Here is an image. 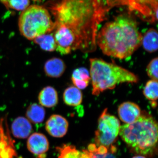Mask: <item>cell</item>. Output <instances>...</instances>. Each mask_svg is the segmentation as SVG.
<instances>
[{
    "label": "cell",
    "instance_id": "obj_9",
    "mask_svg": "<svg viewBox=\"0 0 158 158\" xmlns=\"http://www.w3.org/2000/svg\"><path fill=\"white\" fill-rule=\"evenodd\" d=\"M54 35L56 41V50L62 55H68L74 51L75 40L73 34L64 26H56Z\"/></svg>",
    "mask_w": 158,
    "mask_h": 158
},
{
    "label": "cell",
    "instance_id": "obj_11",
    "mask_svg": "<svg viewBox=\"0 0 158 158\" xmlns=\"http://www.w3.org/2000/svg\"><path fill=\"white\" fill-rule=\"evenodd\" d=\"M69 127L68 122L61 115H52L46 122L45 129L48 133L55 138L64 137L67 133Z\"/></svg>",
    "mask_w": 158,
    "mask_h": 158
},
{
    "label": "cell",
    "instance_id": "obj_4",
    "mask_svg": "<svg viewBox=\"0 0 158 158\" xmlns=\"http://www.w3.org/2000/svg\"><path fill=\"white\" fill-rule=\"evenodd\" d=\"M90 74L92 94L97 96L107 90L113 89L122 83H137L139 78L127 69L98 58L90 59Z\"/></svg>",
    "mask_w": 158,
    "mask_h": 158
},
{
    "label": "cell",
    "instance_id": "obj_3",
    "mask_svg": "<svg viewBox=\"0 0 158 158\" xmlns=\"http://www.w3.org/2000/svg\"><path fill=\"white\" fill-rule=\"evenodd\" d=\"M119 135L134 152L148 155L155 151L157 144V123L152 116L141 114L133 123L120 126Z\"/></svg>",
    "mask_w": 158,
    "mask_h": 158
},
{
    "label": "cell",
    "instance_id": "obj_25",
    "mask_svg": "<svg viewBox=\"0 0 158 158\" xmlns=\"http://www.w3.org/2000/svg\"><path fill=\"white\" fill-rule=\"evenodd\" d=\"M132 158H146L145 157H144V156H135L133 157Z\"/></svg>",
    "mask_w": 158,
    "mask_h": 158
},
{
    "label": "cell",
    "instance_id": "obj_2",
    "mask_svg": "<svg viewBox=\"0 0 158 158\" xmlns=\"http://www.w3.org/2000/svg\"><path fill=\"white\" fill-rule=\"evenodd\" d=\"M142 38L135 21L121 15L105 24L98 33L96 43L105 55L122 59L131 56L140 47Z\"/></svg>",
    "mask_w": 158,
    "mask_h": 158
},
{
    "label": "cell",
    "instance_id": "obj_22",
    "mask_svg": "<svg viewBox=\"0 0 158 158\" xmlns=\"http://www.w3.org/2000/svg\"><path fill=\"white\" fill-rule=\"evenodd\" d=\"M7 8L17 11H23L30 6V0H0Z\"/></svg>",
    "mask_w": 158,
    "mask_h": 158
},
{
    "label": "cell",
    "instance_id": "obj_14",
    "mask_svg": "<svg viewBox=\"0 0 158 158\" xmlns=\"http://www.w3.org/2000/svg\"><path fill=\"white\" fill-rule=\"evenodd\" d=\"M65 62L62 59L58 58L48 59L44 67L45 74L51 78L60 77L65 72Z\"/></svg>",
    "mask_w": 158,
    "mask_h": 158
},
{
    "label": "cell",
    "instance_id": "obj_12",
    "mask_svg": "<svg viewBox=\"0 0 158 158\" xmlns=\"http://www.w3.org/2000/svg\"><path fill=\"white\" fill-rule=\"evenodd\" d=\"M118 113L120 120L125 124H131L135 122L141 114L139 106L131 102H124L119 105Z\"/></svg>",
    "mask_w": 158,
    "mask_h": 158
},
{
    "label": "cell",
    "instance_id": "obj_23",
    "mask_svg": "<svg viewBox=\"0 0 158 158\" xmlns=\"http://www.w3.org/2000/svg\"><path fill=\"white\" fill-rule=\"evenodd\" d=\"M59 158H81V155L74 148L68 146L60 149Z\"/></svg>",
    "mask_w": 158,
    "mask_h": 158
},
{
    "label": "cell",
    "instance_id": "obj_26",
    "mask_svg": "<svg viewBox=\"0 0 158 158\" xmlns=\"http://www.w3.org/2000/svg\"><path fill=\"white\" fill-rule=\"evenodd\" d=\"M33 2H41L42 0H32Z\"/></svg>",
    "mask_w": 158,
    "mask_h": 158
},
{
    "label": "cell",
    "instance_id": "obj_1",
    "mask_svg": "<svg viewBox=\"0 0 158 158\" xmlns=\"http://www.w3.org/2000/svg\"><path fill=\"white\" fill-rule=\"evenodd\" d=\"M114 0H59L51 6L56 26H65L74 37V51L92 52L97 48L98 27L111 9Z\"/></svg>",
    "mask_w": 158,
    "mask_h": 158
},
{
    "label": "cell",
    "instance_id": "obj_18",
    "mask_svg": "<svg viewBox=\"0 0 158 158\" xmlns=\"http://www.w3.org/2000/svg\"><path fill=\"white\" fill-rule=\"evenodd\" d=\"M158 43V34L156 29L150 28L142 35L141 45L148 52H154L157 50Z\"/></svg>",
    "mask_w": 158,
    "mask_h": 158
},
{
    "label": "cell",
    "instance_id": "obj_20",
    "mask_svg": "<svg viewBox=\"0 0 158 158\" xmlns=\"http://www.w3.org/2000/svg\"><path fill=\"white\" fill-rule=\"evenodd\" d=\"M33 40L43 50L49 52L56 50V45L53 34L48 33L44 34L36 37Z\"/></svg>",
    "mask_w": 158,
    "mask_h": 158
},
{
    "label": "cell",
    "instance_id": "obj_5",
    "mask_svg": "<svg viewBox=\"0 0 158 158\" xmlns=\"http://www.w3.org/2000/svg\"><path fill=\"white\" fill-rule=\"evenodd\" d=\"M18 26L20 34L29 40L48 34L56 28L48 10L37 5H30L22 11Z\"/></svg>",
    "mask_w": 158,
    "mask_h": 158
},
{
    "label": "cell",
    "instance_id": "obj_8",
    "mask_svg": "<svg viewBox=\"0 0 158 158\" xmlns=\"http://www.w3.org/2000/svg\"><path fill=\"white\" fill-rule=\"evenodd\" d=\"M0 158H19L6 118H0Z\"/></svg>",
    "mask_w": 158,
    "mask_h": 158
},
{
    "label": "cell",
    "instance_id": "obj_6",
    "mask_svg": "<svg viewBox=\"0 0 158 158\" xmlns=\"http://www.w3.org/2000/svg\"><path fill=\"white\" fill-rule=\"evenodd\" d=\"M120 127L118 118L108 113L107 109H105L98 119L96 132L97 143L104 147L110 146L116 141Z\"/></svg>",
    "mask_w": 158,
    "mask_h": 158
},
{
    "label": "cell",
    "instance_id": "obj_21",
    "mask_svg": "<svg viewBox=\"0 0 158 158\" xmlns=\"http://www.w3.org/2000/svg\"><path fill=\"white\" fill-rule=\"evenodd\" d=\"M158 81L151 80L146 83L143 90L144 96L148 100L152 102V105L154 107L156 106V100L158 96Z\"/></svg>",
    "mask_w": 158,
    "mask_h": 158
},
{
    "label": "cell",
    "instance_id": "obj_13",
    "mask_svg": "<svg viewBox=\"0 0 158 158\" xmlns=\"http://www.w3.org/2000/svg\"><path fill=\"white\" fill-rule=\"evenodd\" d=\"M33 131L32 124L27 118L19 116L15 118L11 125V132L14 137L25 139L31 135Z\"/></svg>",
    "mask_w": 158,
    "mask_h": 158
},
{
    "label": "cell",
    "instance_id": "obj_24",
    "mask_svg": "<svg viewBox=\"0 0 158 158\" xmlns=\"http://www.w3.org/2000/svg\"><path fill=\"white\" fill-rule=\"evenodd\" d=\"M158 59L157 57L152 59L148 63L147 67L148 75L151 80L158 81Z\"/></svg>",
    "mask_w": 158,
    "mask_h": 158
},
{
    "label": "cell",
    "instance_id": "obj_17",
    "mask_svg": "<svg viewBox=\"0 0 158 158\" xmlns=\"http://www.w3.org/2000/svg\"><path fill=\"white\" fill-rule=\"evenodd\" d=\"M63 99L65 104L71 106H77L81 104L83 94L78 88L70 86L64 90Z\"/></svg>",
    "mask_w": 158,
    "mask_h": 158
},
{
    "label": "cell",
    "instance_id": "obj_15",
    "mask_svg": "<svg viewBox=\"0 0 158 158\" xmlns=\"http://www.w3.org/2000/svg\"><path fill=\"white\" fill-rule=\"evenodd\" d=\"M38 101L43 107H53L56 106L59 102L57 90L51 86L45 87L40 92Z\"/></svg>",
    "mask_w": 158,
    "mask_h": 158
},
{
    "label": "cell",
    "instance_id": "obj_10",
    "mask_svg": "<svg viewBox=\"0 0 158 158\" xmlns=\"http://www.w3.org/2000/svg\"><path fill=\"white\" fill-rule=\"evenodd\" d=\"M27 148L37 158H46V155L49 148V143L44 135L34 133L29 136L27 141Z\"/></svg>",
    "mask_w": 158,
    "mask_h": 158
},
{
    "label": "cell",
    "instance_id": "obj_16",
    "mask_svg": "<svg viewBox=\"0 0 158 158\" xmlns=\"http://www.w3.org/2000/svg\"><path fill=\"white\" fill-rule=\"evenodd\" d=\"M75 87L80 90L85 89L90 81V72L85 67H80L73 71L71 77Z\"/></svg>",
    "mask_w": 158,
    "mask_h": 158
},
{
    "label": "cell",
    "instance_id": "obj_7",
    "mask_svg": "<svg viewBox=\"0 0 158 158\" xmlns=\"http://www.w3.org/2000/svg\"><path fill=\"white\" fill-rule=\"evenodd\" d=\"M117 7H125L130 12L151 23L158 20V0H114Z\"/></svg>",
    "mask_w": 158,
    "mask_h": 158
},
{
    "label": "cell",
    "instance_id": "obj_19",
    "mask_svg": "<svg viewBox=\"0 0 158 158\" xmlns=\"http://www.w3.org/2000/svg\"><path fill=\"white\" fill-rule=\"evenodd\" d=\"M26 116L30 122L34 124H39L44 120L45 110L41 105L32 104L27 109Z\"/></svg>",
    "mask_w": 158,
    "mask_h": 158
}]
</instances>
